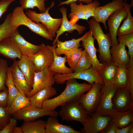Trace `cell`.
<instances>
[{
	"mask_svg": "<svg viewBox=\"0 0 133 133\" xmlns=\"http://www.w3.org/2000/svg\"><path fill=\"white\" fill-rule=\"evenodd\" d=\"M16 0H0V18L7 10L10 5Z\"/></svg>",
	"mask_w": 133,
	"mask_h": 133,
	"instance_id": "bcb514c9",
	"label": "cell"
},
{
	"mask_svg": "<svg viewBox=\"0 0 133 133\" xmlns=\"http://www.w3.org/2000/svg\"><path fill=\"white\" fill-rule=\"evenodd\" d=\"M60 10L62 15V21L60 27L56 32L55 38L52 43L53 46L55 44L59 37L64 32L71 33L75 30L79 34H81L86 29L85 26L79 25L76 23H73L68 20L67 17L66 8L62 7L60 9Z\"/></svg>",
	"mask_w": 133,
	"mask_h": 133,
	"instance_id": "e0dca14e",
	"label": "cell"
},
{
	"mask_svg": "<svg viewBox=\"0 0 133 133\" xmlns=\"http://www.w3.org/2000/svg\"><path fill=\"white\" fill-rule=\"evenodd\" d=\"M17 61L19 69L24 74L28 85L31 90L35 73L36 72L34 64L31 58L22 55L20 59Z\"/></svg>",
	"mask_w": 133,
	"mask_h": 133,
	"instance_id": "44dd1931",
	"label": "cell"
},
{
	"mask_svg": "<svg viewBox=\"0 0 133 133\" xmlns=\"http://www.w3.org/2000/svg\"><path fill=\"white\" fill-rule=\"evenodd\" d=\"M10 21L11 24L15 27L24 25L32 32L46 39L51 41L53 40V37L47 28L41 23L33 21L25 14L21 6H17L14 9Z\"/></svg>",
	"mask_w": 133,
	"mask_h": 133,
	"instance_id": "7a4b0ae2",
	"label": "cell"
},
{
	"mask_svg": "<svg viewBox=\"0 0 133 133\" xmlns=\"http://www.w3.org/2000/svg\"><path fill=\"white\" fill-rule=\"evenodd\" d=\"M81 48H75L68 51L63 52L62 54H64L67 58V62L70 68L73 71L77 64L82 53Z\"/></svg>",
	"mask_w": 133,
	"mask_h": 133,
	"instance_id": "836d02e7",
	"label": "cell"
},
{
	"mask_svg": "<svg viewBox=\"0 0 133 133\" xmlns=\"http://www.w3.org/2000/svg\"><path fill=\"white\" fill-rule=\"evenodd\" d=\"M85 35V34L82 37L77 39H72L71 40L62 42L58 39L56 44L57 47L55 48L56 54L60 56L62 55L63 52L68 51L72 49L78 48L81 46L80 42Z\"/></svg>",
	"mask_w": 133,
	"mask_h": 133,
	"instance_id": "f546056e",
	"label": "cell"
},
{
	"mask_svg": "<svg viewBox=\"0 0 133 133\" xmlns=\"http://www.w3.org/2000/svg\"><path fill=\"white\" fill-rule=\"evenodd\" d=\"M116 127L115 124L111 120L101 133H116Z\"/></svg>",
	"mask_w": 133,
	"mask_h": 133,
	"instance_id": "7dc6e473",
	"label": "cell"
},
{
	"mask_svg": "<svg viewBox=\"0 0 133 133\" xmlns=\"http://www.w3.org/2000/svg\"><path fill=\"white\" fill-rule=\"evenodd\" d=\"M45 133H81L70 126L60 123L56 117L49 116L46 121Z\"/></svg>",
	"mask_w": 133,
	"mask_h": 133,
	"instance_id": "cb8c5ba5",
	"label": "cell"
},
{
	"mask_svg": "<svg viewBox=\"0 0 133 133\" xmlns=\"http://www.w3.org/2000/svg\"><path fill=\"white\" fill-rule=\"evenodd\" d=\"M7 77L5 85L8 88L9 98L6 107L8 109L11 106L14 100L17 96L18 91L13 82L11 70L8 67L7 71Z\"/></svg>",
	"mask_w": 133,
	"mask_h": 133,
	"instance_id": "d6a6232c",
	"label": "cell"
},
{
	"mask_svg": "<svg viewBox=\"0 0 133 133\" xmlns=\"http://www.w3.org/2000/svg\"><path fill=\"white\" fill-rule=\"evenodd\" d=\"M12 115L17 119L28 121H34L46 116L57 117L59 114L58 112L55 110H47L30 105L16 112Z\"/></svg>",
	"mask_w": 133,
	"mask_h": 133,
	"instance_id": "ba28073f",
	"label": "cell"
},
{
	"mask_svg": "<svg viewBox=\"0 0 133 133\" xmlns=\"http://www.w3.org/2000/svg\"><path fill=\"white\" fill-rule=\"evenodd\" d=\"M117 89L114 85H104L102 86L99 102L95 112L101 115L108 116L113 111L112 99Z\"/></svg>",
	"mask_w": 133,
	"mask_h": 133,
	"instance_id": "7c38bea8",
	"label": "cell"
},
{
	"mask_svg": "<svg viewBox=\"0 0 133 133\" xmlns=\"http://www.w3.org/2000/svg\"><path fill=\"white\" fill-rule=\"evenodd\" d=\"M11 115L6 107H0V127L1 129L9 122Z\"/></svg>",
	"mask_w": 133,
	"mask_h": 133,
	"instance_id": "b9f144b4",
	"label": "cell"
},
{
	"mask_svg": "<svg viewBox=\"0 0 133 133\" xmlns=\"http://www.w3.org/2000/svg\"><path fill=\"white\" fill-rule=\"evenodd\" d=\"M9 93L8 88L5 87L0 92V107H6L8 103Z\"/></svg>",
	"mask_w": 133,
	"mask_h": 133,
	"instance_id": "f6af8a7d",
	"label": "cell"
},
{
	"mask_svg": "<svg viewBox=\"0 0 133 133\" xmlns=\"http://www.w3.org/2000/svg\"><path fill=\"white\" fill-rule=\"evenodd\" d=\"M124 0L125 2H126V0Z\"/></svg>",
	"mask_w": 133,
	"mask_h": 133,
	"instance_id": "816d5d0a",
	"label": "cell"
},
{
	"mask_svg": "<svg viewBox=\"0 0 133 133\" xmlns=\"http://www.w3.org/2000/svg\"><path fill=\"white\" fill-rule=\"evenodd\" d=\"M47 0H20V3L23 10L33 9L37 7L40 13L45 12L46 10L45 1Z\"/></svg>",
	"mask_w": 133,
	"mask_h": 133,
	"instance_id": "8d00e7d4",
	"label": "cell"
},
{
	"mask_svg": "<svg viewBox=\"0 0 133 133\" xmlns=\"http://www.w3.org/2000/svg\"><path fill=\"white\" fill-rule=\"evenodd\" d=\"M117 66L112 61L105 64L100 73L104 83V85H114L115 77Z\"/></svg>",
	"mask_w": 133,
	"mask_h": 133,
	"instance_id": "f1b7e54d",
	"label": "cell"
},
{
	"mask_svg": "<svg viewBox=\"0 0 133 133\" xmlns=\"http://www.w3.org/2000/svg\"><path fill=\"white\" fill-rule=\"evenodd\" d=\"M127 16L126 10L124 7L121 9L115 12L107 19V24L109 29L108 34L110 38L112 46L118 43L117 38V33L122 21Z\"/></svg>",
	"mask_w": 133,
	"mask_h": 133,
	"instance_id": "5bb4252c",
	"label": "cell"
},
{
	"mask_svg": "<svg viewBox=\"0 0 133 133\" xmlns=\"http://www.w3.org/2000/svg\"><path fill=\"white\" fill-rule=\"evenodd\" d=\"M61 106L58 113L63 120L76 121L83 124L89 116L78 101L67 102Z\"/></svg>",
	"mask_w": 133,
	"mask_h": 133,
	"instance_id": "277c9868",
	"label": "cell"
},
{
	"mask_svg": "<svg viewBox=\"0 0 133 133\" xmlns=\"http://www.w3.org/2000/svg\"><path fill=\"white\" fill-rule=\"evenodd\" d=\"M11 72L13 82L19 91L28 97L31 89L29 87L25 78L19 69L17 61L14 60L9 67Z\"/></svg>",
	"mask_w": 133,
	"mask_h": 133,
	"instance_id": "ac0fdd59",
	"label": "cell"
},
{
	"mask_svg": "<svg viewBox=\"0 0 133 133\" xmlns=\"http://www.w3.org/2000/svg\"><path fill=\"white\" fill-rule=\"evenodd\" d=\"M56 47V44L51 46L53 53V60L52 65L49 67L50 69L55 74H66L73 72L70 68L67 67L65 65L67 62V58L65 56L62 57L57 55L55 51V48Z\"/></svg>",
	"mask_w": 133,
	"mask_h": 133,
	"instance_id": "d4e9b609",
	"label": "cell"
},
{
	"mask_svg": "<svg viewBox=\"0 0 133 133\" xmlns=\"http://www.w3.org/2000/svg\"><path fill=\"white\" fill-rule=\"evenodd\" d=\"M94 0H67L60 2L58 6H59L63 5H68L72 2H76L77 1H78L79 2L88 4L92 2Z\"/></svg>",
	"mask_w": 133,
	"mask_h": 133,
	"instance_id": "681fc988",
	"label": "cell"
},
{
	"mask_svg": "<svg viewBox=\"0 0 133 133\" xmlns=\"http://www.w3.org/2000/svg\"><path fill=\"white\" fill-rule=\"evenodd\" d=\"M66 87L59 95L44 102L42 108L47 110H55L60 106L70 101H78L84 93L88 91L92 85L85 83H79L75 79L66 81Z\"/></svg>",
	"mask_w": 133,
	"mask_h": 133,
	"instance_id": "6da1fadb",
	"label": "cell"
},
{
	"mask_svg": "<svg viewBox=\"0 0 133 133\" xmlns=\"http://www.w3.org/2000/svg\"><path fill=\"white\" fill-rule=\"evenodd\" d=\"M100 4V2L97 0H94L92 2L84 4V19L88 21L90 17H94L96 10Z\"/></svg>",
	"mask_w": 133,
	"mask_h": 133,
	"instance_id": "60d3db41",
	"label": "cell"
},
{
	"mask_svg": "<svg viewBox=\"0 0 133 133\" xmlns=\"http://www.w3.org/2000/svg\"><path fill=\"white\" fill-rule=\"evenodd\" d=\"M123 5L126 10L127 16L122 25L118 29L117 36H118L133 33V17L130 10L131 6L125 2Z\"/></svg>",
	"mask_w": 133,
	"mask_h": 133,
	"instance_id": "4316f807",
	"label": "cell"
},
{
	"mask_svg": "<svg viewBox=\"0 0 133 133\" xmlns=\"http://www.w3.org/2000/svg\"><path fill=\"white\" fill-rule=\"evenodd\" d=\"M0 54L13 61L17 58L20 59L22 55L17 44L11 36L0 41Z\"/></svg>",
	"mask_w": 133,
	"mask_h": 133,
	"instance_id": "d6986e66",
	"label": "cell"
},
{
	"mask_svg": "<svg viewBox=\"0 0 133 133\" xmlns=\"http://www.w3.org/2000/svg\"><path fill=\"white\" fill-rule=\"evenodd\" d=\"M55 73L46 67L35 73L32 88L28 97L30 98L35 93L44 88L52 86L55 82Z\"/></svg>",
	"mask_w": 133,
	"mask_h": 133,
	"instance_id": "9c48e42d",
	"label": "cell"
},
{
	"mask_svg": "<svg viewBox=\"0 0 133 133\" xmlns=\"http://www.w3.org/2000/svg\"><path fill=\"white\" fill-rule=\"evenodd\" d=\"M71 8V13L69 14L71 17V22L74 24L79 19H84V4L80 2L78 4L76 2H72L70 4Z\"/></svg>",
	"mask_w": 133,
	"mask_h": 133,
	"instance_id": "d590c367",
	"label": "cell"
},
{
	"mask_svg": "<svg viewBox=\"0 0 133 133\" xmlns=\"http://www.w3.org/2000/svg\"><path fill=\"white\" fill-rule=\"evenodd\" d=\"M31 105L29 98L22 94L19 91L11 106L8 109L12 114L16 112Z\"/></svg>",
	"mask_w": 133,
	"mask_h": 133,
	"instance_id": "1f68e13d",
	"label": "cell"
},
{
	"mask_svg": "<svg viewBox=\"0 0 133 133\" xmlns=\"http://www.w3.org/2000/svg\"><path fill=\"white\" fill-rule=\"evenodd\" d=\"M133 122H131L126 127L121 129H118L117 127L116 133H133Z\"/></svg>",
	"mask_w": 133,
	"mask_h": 133,
	"instance_id": "c3c4849f",
	"label": "cell"
},
{
	"mask_svg": "<svg viewBox=\"0 0 133 133\" xmlns=\"http://www.w3.org/2000/svg\"><path fill=\"white\" fill-rule=\"evenodd\" d=\"M128 78L127 66L123 64L117 66L114 85L117 88L127 87Z\"/></svg>",
	"mask_w": 133,
	"mask_h": 133,
	"instance_id": "4dcf8cb0",
	"label": "cell"
},
{
	"mask_svg": "<svg viewBox=\"0 0 133 133\" xmlns=\"http://www.w3.org/2000/svg\"><path fill=\"white\" fill-rule=\"evenodd\" d=\"M91 31L90 30L85 34L81 41L82 46L86 51L92 61V67L100 74L104 67L105 64L101 63L97 56V50L95 47Z\"/></svg>",
	"mask_w": 133,
	"mask_h": 133,
	"instance_id": "9a60e30c",
	"label": "cell"
},
{
	"mask_svg": "<svg viewBox=\"0 0 133 133\" xmlns=\"http://www.w3.org/2000/svg\"><path fill=\"white\" fill-rule=\"evenodd\" d=\"M108 115H102L96 112L89 116L83 124L81 132L83 133H101L111 120Z\"/></svg>",
	"mask_w": 133,
	"mask_h": 133,
	"instance_id": "30bf717a",
	"label": "cell"
},
{
	"mask_svg": "<svg viewBox=\"0 0 133 133\" xmlns=\"http://www.w3.org/2000/svg\"><path fill=\"white\" fill-rule=\"evenodd\" d=\"M11 13L6 16L3 22L0 25V41L3 39L11 36L18 28L13 26L10 22Z\"/></svg>",
	"mask_w": 133,
	"mask_h": 133,
	"instance_id": "e575fe53",
	"label": "cell"
},
{
	"mask_svg": "<svg viewBox=\"0 0 133 133\" xmlns=\"http://www.w3.org/2000/svg\"><path fill=\"white\" fill-rule=\"evenodd\" d=\"M54 78L55 83L58 84H63L69 79H75L86 81L92 86L95 83H99L104 85L101 76L92 66L81 72H74L66 74H55Z\"/></svg>",
	"mask_w": 133,
	"mask_h": 133,
	"instance_id": "8992f818",
	"label": "cell"
},
{
	"mask_svg": "<svg viewBox=\"0 0 133 133\" xmlns=\"http://www.w3.org/2000/svg\"><path fill=\"white\" fill-rule=\"evenodd\" d=\"M8 67L7 61L2 58L0 59V92L6 87Z\"/></svg>",
	"mask_w": 133,
	"mask_h": 133,
	"instance_id": "ab89813d",
	"label": "cell"
},
{
	"mask_svg": "<svg viewBox=\"0 0 133 133\" xmlns=\"http://www.w3.org/2000/svg\"><path fill=\"white\" fill-rule=\"evenodd\" d=\"M57 94L56 89L52 86L41 89L29 98L31 105L35 107L42 108L44 101Z\"/></svg>",
	"mask_w": 133,
	"mask_h": 133,
	"instance_id": "603a6c76",
	"label": "cell"
},
{
	"mask_svg": "<svg viewBox=\"0 0 133 133\" xmlns=\"http://www.w3.org/2000/svg\"><path fill=\"white\" fill-rule=\"evenodd\" d=\"M108 116L119 129L125 127L133 122V110L122 112L114 111Z\"/></svg>",
	"mask_w": 133,
	"mask_h": 133,
	"instance_id": "484cf974",
	"label": "cell"
},
{
	"mask_svg": "<svg viewBox=\"0 0 133 133\" xmlns=\"http://www.w3.org/2000/svg\"><path fill=\"white\" fill-rule=\"evenodd\" d=\"M93 38L96 40L98 46L99 61L106 64L112 61L110 52L111 43L108 34H105L99 24L94 18L88 21Z\"/></svg>",
	"mask_w": 133,
	"mask_h": 133,
	"instance_id": "3957f363",
	"label": "cell"
},
{
	"mask_svg": "<svg viewBox=\"0 0 133 133\" xmlns=\"http://www.w3.org/2000/svg\"><path fill=\"white\" fill-rule=\"evenodd\" d=\"M103 85L99 83H95L87 92L83 95L78 100L89 116L96 110L100 101L101 89Z\"/></svg>",
	"mask_w": 133,
	"mask_h": 133,
	"instance_id": "52a82bcc",
	"label": "cell"
},
{
	"mask_svg": "<svg viewBox=\"0 0 133 133\" xmlns=\"http://www.w3.org/2000/svg\"><path fill=\"white\" fill-rule=\"evenodd\" d=\"M91 60L88 54L84 50L75 67L73 71L80 72L86 70L92 66Z\"/></svg>",
	"mask_w": 133,
	"mask_h": 133,
	"instance_id": "74e56055",
	"label": "cell"
},
{
	"mask_svg": "<svg viewBox=\"0 0 133 133\" xmlns=\"http://www.w3.org/2000/svg\"><path fill=\"white\" fill-rule=\"evenodd\" d=\"M17 44L22 54L31 58L40 49L41 45L33 44L26 40L17 29L11 36Z\"/></svg>",
	"mask_w": 133,
	"mask_h": 133,
	"instance_id": "ffe728a7",
	"label": "cell"
},
{
	"mask_svg": "<svg viewBox=\"0 0 133 133\" xmlns=\"http://www.w3.org/2000/svg\"><path fill=\"white\" fill-rule=\"evenodd\" d=\"M17 119L15 118H11L9 122L2 129L0 133H12L14 128L17 124Z\"/></svg>",
	"mask_w": 133,
	"mask_h": 133,
	"instance_id": "ee69618b",
	"label": "cell"
},
{
	"mask_svg": "<svg viewBox=\"0 0 133 133\" xmlns=\"http://www.w3.org/2000/svg\"><path fill=\"white\" fill-rule=\"evenodd\" d=\"M124 0H113L106 4L96 8L95 16L93 18L99 23H102L106 30L107 29L106 21L109 17L115 12L124 7Z\"/></svg>",
	"mask_w": 133,
	"mask_h": 133,
	"instance_id": "4fadbf2b",
	"label": "cell"
},
{
	"mask_svg": "<svg viewBox=\"0 0 133 133\" xmlns=\"http://www.w3.org/2000/svg\"><path fill=\"white\" fill-rule=\"evenodd\" d=\"M128 84L127 87L130 94L131 98L133 101V66L128 65L127 66Z\"/></svg>",
	"mask_w": 133,
	"mask_h": 133,
	"instance_id": "7bdbcfd3",
	"label": "cell"
},
{
	"mask_svg": "<svg viewBox=\"0 0 133 133\" xmlns=\"http://www.w3.org/2000/svg\"><path fill=\"white\" fill-rule=\"evenodd\" d=\"M112 103L113 111L133 110V101L127 87L117 88L112 98Z\"/></svg>",
	"mask_w": 133,
	"mask_h": 133,
	"instance_id": "8fae6325",
	"label": "cell"
},
{
	"mask_svg": "<svg viewBox=\"0 0 133 133\" xmlns=\"http://www.w3.org/2000/svg\"><path fill=\"white\" fill-rule=\"evenodd\" d=\"M54 5L52 2L50 6L46 8L43 13H37L34 11L28 10L26 14L33 21L36 23L43 24L48 29L52 36H56V32L60 27L62 22V18H52L49 14L50 9Z\"/></svg>",
	"mask_w": 133,
	"mask_h": 133,
	"instance_id": "5b68a950",
	"label": "cell"
},
{
	"mask_svg": "<svg viewBox=\"0 0 133 133\" xmlns=\"http://www.w3.org/2000/svg\"><path fill=\"white\" fill-rule=\"evenodd\" d=\"M12 133H23L21 127L16 126L13 130Z\"/></svg>",
	"mask_w": 133,
	"mask_h": 133,
	"instance_id": "f907efd6",
	"label": "cell"
},
{
	"mask_svg": "<svg viewBox=\"0 0 133 133\" xmlns=\"http://www.w3.org/2000/svg\"><path fill=\"white\" fill-rule=\"evenodd\" d=\"M112 47L110 50L112 62L117 66L123 64L127 66L130 58L124 45L119 42L117 45Z\"/></svg>",
	"mask_w": 133,
	"mask_h": 133,
	"instance_id": "7402d4cb",
	"label": "cell"
},
{
	"mask_svg": "<svg viewBox=\"0 0 133 133\" xmlns=\"http://www.w3.org/2000/svg\"><path fill=\"white\" fill-rule=\"evenodd\" d=\"M39 51L31 58L34 64L36 72L41 71L52 64L54 58L53 53L51 46L41 44Z\"/></svg>",
	"mask_w": 133,
	"mask_h": 133,
	"instance_id": "2e32d148",
	"label": "cell"
},
{
	"mask_svg": "<svg viewBox=\"0 0 133 133\" xmlns=\"http://www.w3.org/2000/svg\"><path fill=\"white\" fill-rule=\"evenodd\" d=\"M46 122L41 119L24 121L20 127L23 133H45Z\"/></svg>",
	"mask_w": 133,
	"mask_h": 133,
	"instance_id": "83f0119b",
	"label": "cell"
},
{
	"mask_svg": "<svg viewBox=\"0 0 133 133\" xmlns=\"http://www.w3.org/2000/svg\"><path fill=\"white\" fill-rule=\"evenodd\" d=\"M118 41L122 43L128 49L130 58L129 64L133 65V33L118 36Z\"/></svg>",
	"mask_w": 133,
	"mask_h": 133,
	"instance_id": "f35d334b",
	"label": "cell"
},
{
	"mask_svg": "<svg viewBox=\"0 0 133 133\" xmlns=\"http://www.w3.org/2000/svg\"><path fill=\"white\" fill-rule=\"evenodd\" d=\"M0 129H1V128L0 127Z\"/></svg>",
	"mask_w": 133,
	"mask_h": 133,
	"instance_id": "f5cc1de1",
	"label": "cell"
}]
</instances>
